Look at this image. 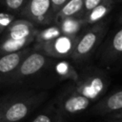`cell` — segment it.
<instances>
[{
  "instance_id": "d6986e66",
  "label": "cell",
  "mask_w": 122,
  "mask_h": 122,
  "mask_svg": "<svg viewBox=\"0 0 122 122\" xmlns=\"http://www.w3.org/2000/svg\"><path fill=\"white\" fill-rule=\"evenodd\" d=\"M105 0H84V9H83V14L82 18L89 13L91 10H92L95 7L99 6L101 3H103Z\"/></svg>"
},
{
  "instance_id": "e0dca14e",
  "label": "cell",
  "mask_w": 122,
  "mask_h": 122,
  "mask_svg": "<svg viewBox=\"0 0 122 122\" xmlns=\"http://www.w3.org/2000/svg\"><path fill=\"white\" fill-rule=\"evenodd\" d=\"M14 21V16L10 13H0V34L4 33V31L7 30V28L10 26V24Z\"/></svg>"
},
{
  "instance_id": "ac0fdd59",
  "label": "cell",
  "mask_w": 122,
  "mask_h": 122,
  "mask_svg": "<svg viewBox=\"0 0 122 122\" xmlns=\"http://www.w3.org/2000/svg\"><path fill=\"white\" fill-rule=\"evenodd\" d=\"M112 48L116 52H122V29L113 35L112 40Z\"/></svg>"
},
{
  "instance_id": "8992f818",
  "label": "cell",
  "mask_w": 122,
  "mask_h": 122,
  "mask_svg": "<svg viewBox=\"0 0 122 122\" xmlns=\"http://www.w3.org/2000/svg\"><path fill=\"white\" fill-rule=\"evenodd\" d=\"M31 51L30 48H25L19 51L0 55V84L6 83L15 71L24 58Z\"/></svg>"
},
{
  "instance_id": "7c38bea8",
  "label": "cell",
  "mask_w": 122,
  "mask_h": 122,
  "mask_svg": "<svg viewBox=\"0 0 122 122\" xmlns=\"http://www.w3.org/2000/svg\"><path fill=\"white\" fill-rule=\"evenodd\" d=\"M113 6V0H105L99 6L95 7L92 10L87 13L83 19L86 24H94L104 18L112 10Z\"/></svg>"
},
{
  "instance_id": "9c48e42d",
  "label": "cell",
  "mask_w": 122,
  "mask_h": 122,
  "mask_svg": "<svg viewBox=\"0 0 122 122\" xmlns=\"http://www.w3.org/2000/svg\"><path fill=\"white\" fill-rule=\"evenodd\" d=\"M90 105V99L77 92L69 95L62 102V109L67 113H76L86 110Z\"/></svg>"
},
{
  "instance_id": "30bf717a",
  "label": "cell",
  "mask_w": 122,
  "mask_h": 122,
  "mask_svg": "<svg viewBox=\"0 0 122 122\" xmlns=\"http://www.w3.org/2000/svg\"><path fill=\"white\" fill-rule=\"evenodd\" d=\"M103 88H104V82L102 78L93 77L78 85L75 92L84 95L89 99H92L98 96V94L103 91Z\"/></svg>"
},
{
  "instance_id": "5b68a950",
  "label": "cell",
  "mask_w": 122,
  "mask_h": 122,
  "mask_svg": "<svg viewBox=\"0 0 122 122\" xmlns=\"http://www.w3.org/2000/svg\"><path fill=\"white\" fill-rule=\"evenodd\" d=\"M104 32L105 29L102 25H96L95 27L85 32L80 38L77 39L73 51L71 55V58L73 60H79L89 54L99 42Z\"/></svg>"
},
{
  "instance_id": "ffe728a7",
  "label": "cell",
  "mask_w": 122,
  "mask_h": 122,
  "mask_svg": "<svg viewBox=\"0 0 122 122\" xmlns=\"http://www.w3.org/2000/svg\"><path fill=\"white\" fill-rule=\"evenodd\" d=\"M71 66L69 64H67L66 62H59L55 67L57 73L63 77H69L70 76V71H71Z\"/></svg>"
},
{
  "instance_id": "7a4b0ae2",
  "label": "cell",
  "mask_w": 122,
  "mask_h": 122,
  "mask_svg": "<svg viewBox=\"0 0 122 122\" xmlns=\"http://www.w3.org/2000/svg\"><path fill=\"white\" fill-rule=\"evenodd\" d=\"M77 39L78 38L76 36L62 34L49 42L35 44L33 50L45 54L46 56H52L57 58L67 57L71 55Z\"/></svg>"
},
{
  "instance_id": "5bb4252c",
  "label": "cell",
  "mask_w": 122,
  "mask_h": 122,
  "mask_svg": "<svg viewBox=\"0 0 122 122\" xmlns=\"http://www.w3.org/2000/svg\"><path fill=\"white\" fill-rule=\"evenodd\" d=\"M62 35L61 30L57 25L48 27L46 29H43L41 30H38L36 35H35V44H42L49 42L58 36Z\"/></svg>"
},
{
  "instance_id": "d4e9b609",
  "label": "cell",
  "mask_w": 122,
  "mask_h": 122,
  "mask_svg": "<svg viewBox=\"0 0 122 122\" xmlns=\"http://www.w3.org/2000/svg\"><path fill=\"white\" fill-rule=\"evenodd\" d=\"M113 1H114V0H113Z\"/></svg>"
},
{
  "instance_id": "44dd1931",
  "label": "cell",
  "mask_w": 122,
  "mask_h": 122,
  "mask_svg": "<svg viewBox=\"0 0 122 122\" xmlns=\"http://www.w3.org/2000/svg\"><path fill=\"white\" fill-rule=\"evenodd\" d=\"M69 0H51V10H52V13L55 16V14L59 11V10L68 2Z\"/></svg>"
},
{
  "instance_id": "52a82bcc",
  "label": "cell",
  "mask_w": 122,
  "mask_h": 122,
  "mask_svg": "<svg viewBox=\"0 0 122 122\" xmlns=\"http://www.w3.org/2000/svg\"><path fill=\"white\" fill-rule=\"evenodd\" d=\"M38 30L35 24L27 19H18L12 21L7 30L4 31L2 39L21 40L30 36H35Z\"/></svg>"
},
{
  "instance_id": "4fadbf2b",
  "label": "cell",
  "mask_w": 122,
  "mask_h": 122,
  "mask_svg": "<svg viewBox=\"0 0 122 122\" xmlns=\"http://www.w3.org/2000/svg\"><path fill=\"white\" fill-rule=\"evenodd\" d=\"M85 21L83 18L80 17H68L60 22H58L56 25L60 28L62 34L70 35V36H76V33L80 30V29L85 25Z\"/></svg>"
},
{
  "instance_id": "277c9868",
  "label": "cell",
  "mask_w": 122,
  "mask_h": 122,
  "mask_svg": "<svg viewBox=\"0 0 122 122\" xmlns=\"http://www.w3.org/2000/svg\"><path fill=\"white\" fill-rule=\"evenodd\" d=\"M20 15L35 25H49L54 20L51 0H28Z\"/></svg>"
},
{
  "instance_id": "3957f363",
  "label": "cell",
  "mask_w": 122,
  "mask_h": 122,
  "mask_svg": "<svg viewBox=\"0 0 122 122\" xmlns=\"http://www.w3.org/2000/svg\"><path fill=\"white\" fill-rule=\"evenodd\" d=\"M48 61L49 58L45 54L36 51H31L20 63L18 68L10 76L6 83L19 82L26 77L36 74L47 65Z\"/></svg>"
},
{
  "instance_id": "ba28073f",
  "label": "cell",
  "mask_w": 122,
  "mask_h": 122,
  "mask_svg": "<svg viewBox=\"0 0 122 122\" xmlns=\"http://www.w3.org/2000/svg\"><path fill=\"white\" fill-rule=\"evenodd\" d=\"M84 9V0H69L55 14L54 22L57 24L61 20L68 17L82 18Z\"/></svg>"
},
{
  "instance_id": "cb8c5ba5",
  "label": "cell",
  "mask_w": 122,
  "mask_h": 122,
  "mask_svg": "<svg viewBox=\"0 0 122 122\" xmlns=\"http://www.w3.org/2000/svg\"><path fill=\"white\" fill-rule=\"evenodd\" d=\"M120 21L122 22V13H121V16H120Z\"/></svg>"
},
{
  "instance_id": "6da1fadb",
  "label": "cell",
  "mask_w": 122,
  "mask_h": 122,
  "mask_svg": "<svg viewBox=\"0 0 122 122\" xmlns=\"http://www.w3.org/2000/svg\"><path fill=\"white\" fill-rule=\"evenodd\" d=\"M43 94L24 95L20 98L10 99L5 110L2 122H19L24 119L42 100Z\"/></svg>"
},
{
  "instance_id": "8fae6325",
  "label": "cell",
  "mask_w": 122,
  "mask_h": 122,
  "mask_svg": "<svg viewBox=\"0 0 122 122\" xmlns=\"http://www.w3.org/2000/svg\"><path fill=\"white\" fill-rule=\"evenodd\" d=\"M34 39H35V36H30L21 40L2 39L0 42V55L16 52L25 48H28V46H30L34 41Z\"/></svg>"
},
{
  "instance_id": "2e32d148",
  "label": "cell",
  "mask_w": 122,
  "mask_h": 122,
  "mask_svg": "<svg viewBox=\"0 0 122 122\" xmlns=\"http://www.w3.org/2000/svg\"><path fill=\"white\" fill-rule=\"evenodd\" d=\"M28 0H4L6 8L11 11H21Z\"/></svg>"
},
{
  "instance_id": "603a6c76",
  "label": "cell",
  "mask_w": 122,
  "mask_h": 122,
  "mask_svg": "<svg viewBox=\"0 0 122 122\" xmlns=\"http://www.w3.org/2000/svg\"><path fill=\"white\" fill-rule=\"evenodd\" d=\"M10 97H4V98H1L0 99V122H2L3 120V115H4V112H5V110L7 108V105L10 101Z\"/></svg>"
},
{
  "instance_id": "7402d4cb",
  "label": "cell",
  "mask_w": 122,
  "mask_h": 122,
  "mask_svg": "<svg viewBox=\"0 0 122 122\" xmlns=\"http://www.w3.org/2000/svg\"><path fill=\"white\" fill-rule=\"evenodd\" d=\"M31 122H54V120H53L52 115L43 112V113L38 114Z\"/></svg>"
},
{
  "instance_id": "9a60e30c",
  "label": "cell",
  "mask_w": 122,
  "mask_h": 122,
  "mask_svg": "<svg viewBox=\"0 0 122 122\" xmlns=\"http://www.w3.org/2000/svg\"><path fill=\"white\" fill-rule=\"evenodd\" d=\"M106 108L111 111L122 109V91L113 93L107 99Z\"/></svg>"
}]
</instances>
